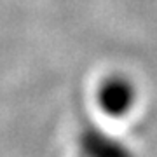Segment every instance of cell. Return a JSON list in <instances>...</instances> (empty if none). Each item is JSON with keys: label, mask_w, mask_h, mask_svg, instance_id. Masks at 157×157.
Here are the masks:
<instances>
[{"label": "cell", "mask_w": 157, "mask_h": 157, "mask_svg": "<svg viewBox=\"0 0 157 157\" xmlns=\"http://www.w3.org/2000/svg\"><path fill=\"white\" fill-rule=\"evenodd\" d=\"M128 91L122 89L121 86H110L105 93V105L115 108V110H122V107L128 101Z\"/></svg>", "instance_id": "cell-1"}]
</instances>
